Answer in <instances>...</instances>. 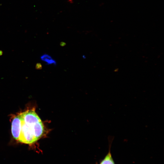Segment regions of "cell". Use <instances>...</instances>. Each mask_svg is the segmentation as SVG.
Returning <instances> with one entry per match:
<instances>
[{"instance_id": "6da1fadb", "label": "cell", "mask_w": 164, "mask_h": 164, "mask_svg": "<svg viewBox=\"0 0 164 164\" xmlns=\"http://www.w3.org/2000/svg\"><path fill=\"white\" fill-rule=\"evenodd\" d=\"M19 114L21 126L18 141L28 145L35 143L44 133V126L42 121L33 110H28Z\"/></svg>"}, {"instance_id": "7a4b0ae2", "label": "cell", "mask_w": 164, "mask_h": 164, "mask_svg": "<svg viewBox=\"0 0 164 164\" xmlns=\"http://www.w3.org/2000/svg\"><path fill=\"white\" fill-rule=\"evenodd\" d=\"M21 122L20 114L13 118L11 125V132L13 138L18 141L21 130Z\"/></svg>"}, {"instance_id": "3957f363", "label": "cell", "mask_w": 164, "mask_h": 164, "mask_svg": "<svg viewBox=\"0 0 164 164\" xmlns=\"http://www.w3.org/2000/svg\"><path fill=\"white\" fill-rule=\"evenodd\" d=\"M114 138V136H108L109 151L104 158L99 164H115L112 156L111 151V145Z\"/></svg>"}, {"instance_id": "277c9868", "label": "cell", "mask_w": 164, "mask_h": 164, "mask_svg": "<svg viewBox=\"0 0 164 164\" xmlns=\"http://www.w3.org/2000/svg\"><path fill=\"white\" fill-rule=\"evenodd\" d=\"M41 60L46 63V64L51 65L53 64L54 65H56V62L55 60L53 59L50 55L44 54L43 55L40 57Z\"/></svg>"}, {"instance_id": "5b68a950", "label": "cell", "mask_w": 164, "mask_h": 164, "mask_svg": "<svg viewBox=\"0 0 164 164\" xmlns=\"http://www.w3.org/2000/svg\"><path fill=\"white\" fill-rule=\"evenodd\" d=\"M36 68L38 69H40L42 68V65L40 63H37L36 66Z\"/></svg>"}, {"instance_id": "8992f818", "label": "cell", "mask_w": 164, "mask_h": 164, "mask_svg": "<svg viewBox=\"0 0 164 164\" xmlns=\"http://www.w3.org/2000/svg\"><path fill=\"white\" fill-rule=\"evenodd\" d=\"M66 45V43L64 42H61L60 43V45L61 46H64Z\"/></svg>"}]
</instances>
